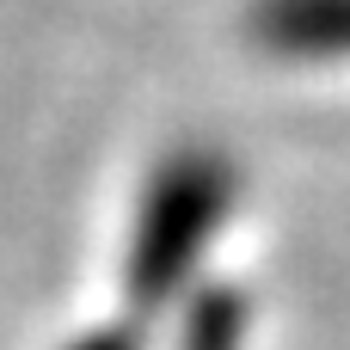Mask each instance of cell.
<instances>
[{
  "label": "cell",
  "mask_w": 350,
  "mask_h": 350,
  "mask_svg": "<svg viewBox=\"0 0 350 350\" xmlns=\"http://www.w3.org/2000/svg\"><path fill=\"white\" fill-rule=\"evenodd\" d=\"M221 209H228V178H221L215 160L172 166L154 185V203H148L142 234H135V289L160 295L191 265V252L209 240V228L221 221Z\"/></svg>",
  "instance_id": "1"
},
{
  "label": "cell",
  "mask_w": 350,
  "mask_h": 350,
  "mask_svg": "<svg viewBox=\"0 0 350 350\" xmlns=\"http://www.w3.org/2000/svg\"><path fill=\"white\" fill-rule=\"evenodd\" d=\"M265 31L283 49L338 55V49H350V0H277L265 12Z\"/></svg>",
  "instance_id": "2"
},
{
  "label": "cell",
  "mask_w": 350,
  "mask_h": 350,
  "mask_svg": "<svg viewBox=\"0 0 350 350\" xmlns=\"http://www.w3.org/2000/svg\"><path fill=\"white\" fill-rule=\"evenodd\" d=\"M80 350H129L123 338H105V345H80Z\"/></svg>",
  "instance_id": "3"
}]
</instances>
